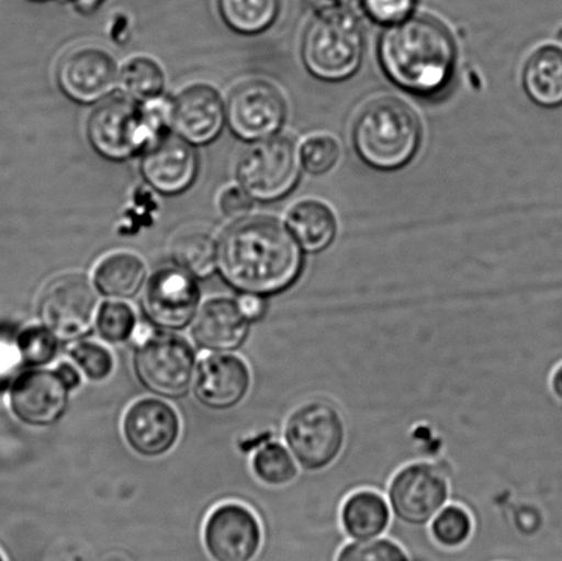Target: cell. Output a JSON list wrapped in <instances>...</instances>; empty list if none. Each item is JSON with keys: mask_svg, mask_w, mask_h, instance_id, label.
I'll return each instance as SVG.
<instances>
[{"mask_svg": "<svg viewBox=\"0 0 562 561\" xmlns=\"http://www.w3.org/2000/svg\"><path fill=\"white\" fill-rule=\"evenodd\" d=\"M417 0H362L369 19L380 25H396L412 16Z\"/></svg>", "mask_w": 562, "mask_h": 561, "instance_id": "obj_35", "label": "cell"}, {"mask_svg": "<svg viewBox=\"0 0 562 561\" xmlns=\"http://www.w3.org/2000/svg\"><path fill=\"white\" fill-rule=\"evenodd\" d=\"M336 561H411L398 543L384 538L347 543Z\"/></svg>", "mask_w": 562, "mask_h": 561, "instance_id": "obj_34", "label": "cell"}, {"mask_svg": "<svg viewBox=\"0 0 562 561\" xmlns=\"http://www.w3.org/2000/svg\"><path fill=\"white\" fill-rule=\"evenodd\" d=\"M202 542L213 561H255L263 546L261 521L245 505H220L203 524Z\"/></svg>", "mask_w": 562, "mask_h": 561, "instance_id": "obj_12", "label": "cell"}, {"mask_svg": "<svg viewBox=\"0 0 562 561\" xmlns=\"http://www.w3.org/2000/svg\"><path fill=\"white\" fill-rule=\"evenodd\" d=\"M119 85L125 97L137 102L161 96L165 86V75L156 60L136 57L128 60L121 69Z\"/></svg>", "mask_w": 562, "mask_h": 561, "instance_id": "obj_27", "label": "cell"}, {"mask_svg": "<svg viewBox=\"0 0 562 561\" xmlns=\"http://www.w3.org/2000/svg\"><path fill=\"white\" fill-rule=\"evenodd\" d=\"M57 81L71 101L95 103L106 98L117 85V65L112 55L103 49L80 48L60 60Z\"/></svg>", "mask_w": 562, "mask_h": 561, "instance_id": "obj_16", "label": "cell"}, {"mask_svg": "<svg viewBox=\"0 0 562 561\" xmlns=\"http://www.w3.org/2000/svg\"><path fill=\"white\" fill-rule=\"evenodd\" d=\"M422 136L415 110L394 97L367 103L352 126V146L358 157L382 172L405 168L416 157Z\"/></svg>", "mask_w": 562, "mask_h": 561, "instance_id": "obj_3", "label": "cell"}, {"mask_svg": "<svg viewBox=\"0 0 562 561\" xmlns=\"http://www.w3.org/2000/svg\"><path fill=\"white\" fill-rule=\"evenodd\" d=\"M145 280V262L131 253H114L103 258L93 273L97 290L109 299H132L139 293Z\"/></svg>", "mask_w": 562, "mask_h": 561, "instance_id": "obj_24", "label": "cell"}, {"mask_svg": "<svg viewBox=\"0 0 562 561\" xmlns=\"http://www.w3.org/2000/svg\"><path fill=\"white\" fill-rule=\"evenodd\" d=\"M301 156L295 142L272 136L247 148L238 164V179L252 200L272 202L290 194L301 178Z\"/></svg>", "mask_w": 562, "mask_h": 561, "instance_id": "obj_7", "label": "cell"}, {"mask_svg": "<svg viewBox=\"0 0 562 561\" xmlns=\"http://www.w3.org/2000/svg\"><path fill=\"white\" fill-rule=\"evenodd\" d=\"M366 41L360 22L347 11H327L308 25L302 60L308 74L323 81L350 79L360 69Z\"/></svg>", "mask_w": 562, "mask_h": 561, "instance_id": "obj_4", "label": "cell"}, {"mask_svg": "<svg viewBox=\"0 0 562 561\" xmlns=\"http://www.w3.org/2000/svg\"><path fill=\"white\" fill-rule=\"evenodd\" d=\"M378 54L387 79L412 96H439L454 76V37L434 16H409L389 26L380 37Z\"/></svg>", "mask_w": 562, "mask_h": 561, "instance_id": "obj_2", "label": "cell"}, {"mask_svg": "<svg viewBox=\"0 0 562 561\" xmlns=\"http://www.w3.org/2000/svg\"><path fill=\"white\" fill-rule=\"evenodd\" d=\"M69 393L70 390L57 371H27L16 377L11 384L10 411L25 426L52 427L68 411Z\"/></svg>", "mask_w": 562, "mask_h": 561, "instance_id": "obj_14", "label": "cell"}, {"mask_svg": "<svg viewBox=\"0 0 562 561\" xmlns=\"http://www.w3.org/2000/svg\"><path fill=\"white\" fill-rule=\"evenodd\" d=\"M473 521L468 510L460 505H446L431 520L434 540L445 548H460L470 540Z\"/></svg>", "mask_w": 562, "mask_h": 561, "instance_id": "obj_29", "label": "cell"}, {"mask_svg": "<svg viewBox=\"0 0 562 561\" xmlns=\"http://www.w3.org/2000/svg\"><path fill=\"white\" fill-rule=\"evenodd\" d=\"M239 304L245 315L249 317L251 322L262 315L263 304L260 296L245 295L244 299L239 301Z\"/></svg>", "mask_w": 562, "mask_h": 561, "instance_id": "obj_39", "label": "cell"}, {"mask_svg": "<svg viewBox=\"0 0 562 561\" xmlns=\"http://www.w3.org/2000/svg\"><path fill=\"white\" fill-rule=\"evenodd\" d=\"M250 324L239 302L220 296L209 300L198 311L191 335L202 350L231 354L245 345Z\"/></svg>", "mask_w": 562, "mask_h": 561, "instance_id": "obj_20", "label": "cell"}, {"mask_svg": "<svg viewBox=\"0 0 562 561\" xmlns=\"http://www.w3.org/2000/svg\"><path fill=\"white\" fill-rule=\"evenodd\" d=\"M340 521L352 540H373L389 529L390 504L382 494L373 491L352 493L341 507Z\"/></svg>", "mask_w": 562, "mask_h": 561, "instance_id": "obj_23", "label": "cell"}, {"mask_svg": "<svg viewBox=\"0 0 562 561\" xmlns=\"http://www.w3.org/2000/svg\"><path fill=\"white\" fill-rule=\"evenodd\" d=\"M300 156L306 172L314 176L328 173L339 161V142L330 135H313L303 142Z\"/></svg>", "mask_w": 562, "mask_h": 561, "instance_id": "obj_32", "label": "cell"}, {"mask_svg": "<svg viewBox=\"0 0 562 561\" xmlns=\"http://www.w3.org/2000/svg\"><path fill=\"white\" fill-rule=\"evenodd\" d=\"M55 371H57L59 378L63 379L70 392L80 386V373L76 370L75 366L69 364V362H63V364L55 368Z\"/></svg>", "mask_w": 562, "mask_h": 561, "instance_id": "obj_38", "label": "cell"}, {"mask_svg": "<svg viewBox=\"0 0 562 561\" xmlns=\"http://www.w3.org/2000/svg\"><path fill=\"white\" fill-rule=\"evenodd\" d=\"M284 97L271 82L251 80L231 93L225 117L240 139L258 142L278 134L284 124Z\"/></svg>", "mask_w": 562, "mask_h": 561, "instance_id": "obj_13", "label": "cell"}, {"mask_svg": "<svg viewBox=\"0 0 562 561\" xmlns=\"http://www.w3.org/2000/svg\"><path fill=\"white\" fill-rule=\"evenodd\" d=\"M220 207L231 218H241L252 209V198L239 187H231L220 198Z\"/></svg>", "mask_w": 562, "mask_h": 561, "instance_id": "obj_37", "label": "cell"}, {"mask_svg": "<svg viewBox=\"0 0 562 561\" xmlns=\"http://www.w3.org/2000/svg\"><path fill=\"white\" fill-rule=\"evenodd\" d=\"M250 386L251 373L244 360L229 354H214L198 367L194 394L207 409L228 411L245 400Z\"/></svg>", "mask_w": 562, "mask_h": 561, "instance_id": "obj_17", "label": "cell"}, {"mask_svg": "<svg viewBox=\"0 0 562 561\" xmlns=\"http://www.w3.org/2000/svg\"><path fill=\"white\" fill-rule=\"evenodd\" d=\"M104 0H75L76 9L80 11L81 14H92L101 8Z\"/></svg>", "mask_w": 562, "mask_h": 561, "instance_id": "obj_40", "label": "cell"}, {"mask_svg": "<svg viewBox=\"0 0 562 561\" xmlns=\"http://www.w3.org/2000/svg\"><path fill=\"white\" fill-rule=\"evenodd\" d=\"M286 448L303 471L327 470L339 459L346 444V425L336 406L311 401L296 408L285 422Z\"/></svg>", "mask_w": 562, "mask_h": 561, "instance_id": "obj_5", "label": "cell"}, {"mask_svg": "<svg viewBox=\"0 0 562 561\" xmlns=\"http://www.w3.org/2000/svg\"><path fill=\"white\" fill-rule=\"evenodd\" d=\"M69 356L75 366L92 382L106 381L113 373V356L102 345L82 340L69 350Z\"/></svg>", "mask_w": 562, "mask_h": 561, "instance_id": "obj_33", "label": "cell"}, {"mask_svg": "<svg viewBox=\"0 0 562 561\" xmlns=\"http://www.w3.org/2000/svg\"><path fill=\"white\" fill-rule=\"evenodd\" d=\"M552 390L555 397H558L562 403V364L553 373Z\"/></svg>", "mask_w": 562, "mask_h": 561, "instance_id": "obj_41", "label": "cell"}, {"mask_svg": "<svg viewBox=\"0 0 562 561\" xmlns=\"http://www.w3.org/2000/svg\"><path fill=\"white\" fill-rule=\"evenodd\" d=\"M522 87L538 106H562V47L544 44L528 57L522 70Z\"/></svg>", "mask_w": 562, "mask_h": 561, "instance_id": "obj_21", "label": "cell"}, {"mask_svg": "<svg viewBox=\"0 0 562 561\" xmlns=\"http://www.w3.org/2000/svg\"><path fill=\"white\" fill-rule=\"evenodd\" d=\"M123 436L128 447L142 458H161L179 441L178 412L162 400L136 401L125 412Z\"/></svg>", "mask_w": 562, "mask_h": 561, "instance_id": "obj_15", "label": "cell"}, {"mask_svg": "<svg viewBox=\"0 0 562 561\" xmlns=\"http://www.w3.org/2000/svg\"><path fill=\"white\" fill-rule=\"evenodd\" d=\"M194 147L180 136L165 135L145 152L143 178L161 194L175 195L189 190L198 175Z\"/></svg>", "mask_w": 562, "mask_h": 561, "instance_id": "obj_18", "label": "cell"}, {"mask_svg": "<svg viewBox=\"0 0 562 561\" xmlns=\"http://www.w3.org/2000/svg\"><path fill=\"white\" fill-rule=\"evenodd\" d=\"M0 561H8V560H5L4 554H3L2 551H0Z\"/></svg>", "mask_w": 562, "mask_h": 561, "instance_id": "obj_42", "label": "cell"}, {"mask_svg": "<svg viewBox=\"0 0 562 561\" xmlns=\"http://www.w3.org/2000/svg\"><path fill=\"white\" fill-rule=\"evenodd\" d=\"M16 345L22 364L41 368L49 364L57 356L58 343L46 327H30L16 335Z\"/></svg>", "mask_w": 562, "mask_h": 561, "instance_id": "obj_31", "label": "cell"}, {"mask_svg": "<svg viewBox=\"0 0 562 561\" xmlns=\"http://www.w3.org/2000/svg\"><path fill=\"white\" fill-rule=\"evenodd\" d=\"M35 2H44V0H35Z\"/></svg>", "mask_w": 562, "mask_h": 561, "instance_id": "obj_43", "label": "cell"}, {"mask_svg": "<svg viewBox=\"0 0 562 561\" xmlns=\"http://www.w3.org/2000/svg\"><path fill=\"white\" fill-rule=\"evenodd\" d=\"M195 371V351L178 335L150 334L135 350V377L143 389L157 397L184 399L194 383Z\"/></svg>", "mask_w": 562, "mask_h": 561, "instance_id": "obj_6", "label": "cell"}, {"mask_svg": "<svg viewBox=\"0 0 562 561\" xmlns=\"http://www.w3.org/2000/svg\"><path fill=\"white\" fill-rule=\"evenodd\" d=\"M252 471L267 486L283 487L297 476V463L289 448L279 442L263 444L251 460Z\"/></svg>", "mask_w": 562, "mask_h": 561, "instance_id": "obj_28", "label": "cell"}, {"mask_svg": "<svg viewBox=\"0 0 562 561\" xmlns=\"http://www.w3.org/2000/svg\"><path fill=\"white\" fill-rule=\"evenodd\" d=\"M301 245L278 220H241L217 245V268L224 282L245 295H278L301 278L305 257Z\"/></svg>", "mask_w": 562, "mask_h": 561, "instance_id": "obj_1", "label": "cell"}, {"mask_svg": "<svg viewBox=\"0 0 562 561\" xmlns=\"http://www.w3.org/2000/svg\"><path fill=\"white\" fill-rule=\"evenodd\" d=\"M286 228L307 253H319L330 245L338 231V223L328 205L317 200L295 203L286 214Z\"/></svg>", "mask_w": 562, "mask_h": 561, "instance_id": "obj_22", "label": "cell"}, {"mask_svg": "<svg viewBox=\"0 0 562 561\" xmlns=\"http://www.w3.org/2000/svg\"><path fill=\"white\" fill-rule=\"evenodd\" d=\"M225 120L222 96L209 86L187 88L172 104L173 130L192 146L207 145L217 139Z\"/></svg>", "mask_w": 562, "mask_h": 561, "instance_id": "obj_19", "label": "cell"}, {"mask_svg": "<svg viewBox=\"0 0 562 561\" xmlns=\"http://www.w3.org/2000/svg\"><path fill=\"white\" fill-rule=\"evenodd\" d=\"M22 366L16 337L9 329L0 328V388L9 383Z\"/></svg>", "mask_w": 562, "mask_h": 561, "instance_id": "obj_36", "label": "cell"}, {"mask_svg": "<svg viewBox=\"0 0 562 561\" xmlns=\"http://www.w3.org/2000/svg\"><path fill=\"white\" fill-rule=\"evenodd\" d=\"M135 312L124 302H104L98 311L97 329L104 343L124 344L135 334Z\"/></svg>", "mask_w": 562, "mask_h": 561, "instance_id": "obj_30", "label": "cell"}, {"mask_svg": "<svg viewBox=\"0 0 562 561\" xmlns=\"http://www.w3.org/2000/svg\"><path fill=\"white\" fill-rule=\"evenodd\" d=\"M411 561H412V560H411ZM416 561H418V560H416Z\"/></svg>", "mask_w": 562, "mask_h": 561, "instance_id": "obj_44", "label": "cell"}, {"mask_svg": "<svg viewBox=\"0 0 562 561\" xmlns=\"http://www.w3.org/2000/svg\"><path fill=\"white\" fill-rule=\"evenodd\" d=\"M98 311L95 289L85 274L77 273L54 279L43 290L37 305L43 327L65 343L90 334Z\"/></svg>", "mask_w": 562, "mask_h": 561, "instance_id": "obj_9", "label": "cell"}, {"mask_svg": "<svg viewBox=\"0 0 562 561\" xmlns=\"http://www.w3.org/2000/svg\"><path fill=\"white\" fill-rule=\"evenodd\" d=\"M225 24L241 35H258L277 21L280 0H218Z\"/></svg>", "mask_w": 562, "mask_h": 561, "instance_id": "obj_25", "label": "cell"}, {"mask_svg": "<svg viewBox=\"0 0 562 561\" xmlns=\"http://www.w3.org/2000/svg\"><path fill=\"white\" fill-rule=\"evenodd\" d=\"M450 483L437 464L413 463L396 472L389 486V504L396 518L426 526L448 505Z\"/></svg>", "mask_w": 562, "mask_h": 561, "instance_id": "obj_10", "label": "cell"}, {"mask_svg": "<svg viewBox=\"0 0 562 561\" xmlns=\"http://www.w3.org/2000/svg\"><path fill=\"white\" fill-rule=\"evenodd\" d=\"M88 141L102 157L123 161L161 139L143 113L140 102L112 98L93 110L87 124Z\"/></svg>", "mask_w": 562, "mask_h": 561, "instance_id": "obj_8", "label": "cell"}, {"mask_svg": "<svg viewBox=\"0 0 562 561\" xmlns=\"http://www.w3.org/2000/svg\"><path fill=\"white\" fill-rule=\"evenodd\" d=\"M200 302L201 291L194 277L179 267L162 268L148 280L142 311L154 327L180 332L194 322Z\"/></svg>", "mask_w": 562, "mask_h": 561, "instance_id": "obj_11", "label": "cell"}, {"mask_svg": "<svg viewBox=\"0 0 562 561\" xmlns=\"http://www.w3.org/2000/svg\"><path fill=\"white\" fill-rule=\"evenodd\" d=\"M172 258L191 277L206 279L217 269V245L207 234H184L175 240Z\"/></svg>", "mask_w": 562, "mask_h": 561, "instance_id": "obj_26", "label": "cell"}]
</instances>
